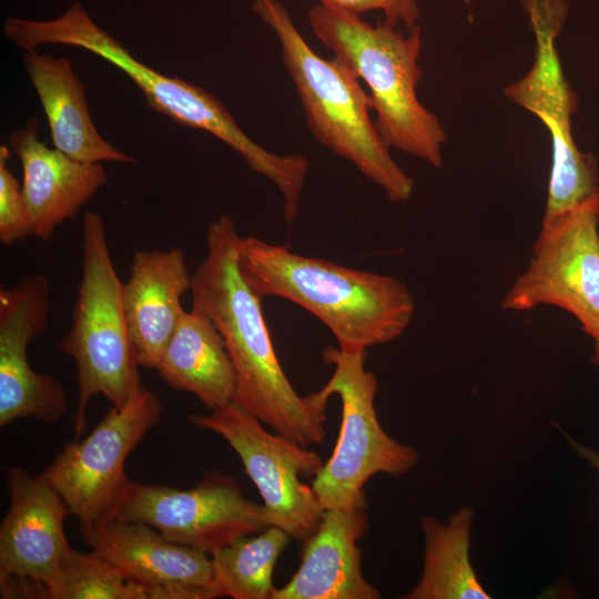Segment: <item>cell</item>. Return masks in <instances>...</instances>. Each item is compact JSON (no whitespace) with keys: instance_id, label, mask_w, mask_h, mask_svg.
<instances>
[{"instance_id":"cell-27","label":"cell","mask_w":599,"mask_h":599,"mask_svg":"<svg viewBox=\"0 0 599 599\" xmlns=\"http://www.w3.org/2000/svg\"><path fill=\"white\" fill-rule=\"evenodd\" d=\"M593 356H592V361L596 363V364H599V336L593 338Z\"/></svg>"},{"instance_id":"cell-1","label":"cell","mask_w":599,"mask_h":599,"mask_svg":"<svg viewBox=\"0 0 599 599\" xmlns=\"http://www.w3.org/2000/svg\"><path fill=\"white\" fill-rule=\"evenodd\" d=\"M241 236L221 215L206 232V253L192 274V307L203 312L223 337L235 378L234 402L274 433L304 447L326 438L327 402L316 392L300 396L277 358L260 297L238 265Z\"/></svg>"},{"instance_id":"cell-16","label":"cell","mask_w":599,"mask_h":599,"mask_svg":"<svg viewBox=\"0 0 599 599\" xmlns=\"http://www.w3.org/2000/svg\"><path fill=\"white\" fill-rule=\"evenodd\" d=\"M367 502L348 509H325L303 541L301 565L291 580L274 588L271 599H378L379 590L362 571L357 545L369 528Z\"/></svg>"},{"instance_id":"cell-6","label":"cell","mask_w":599,"mask_h":599,"mask_svg":"<svg viewBox=\"0 0 599 599\" xmlns=\"http://www.w3.org/2000/svg\"><path fill=\"white\" fill-rule=\"evenodd\" d=\"M81 233L82 271L72 325L57 344L77 367L75 440L85 432L87 407L93 396L103 395L112 406H122L143 385L125 318L123 283L110 253L103 217L85 212Z\"/></svg>"},{"instance_id":"cell-28","label":"cell","mask_w":599,"mask_h":599,"mask_svg":"<svg viewBox=\"0 0 599 599\" xmlns=\"http://www.w3.org/2000/svg\"><path fill=\"white\" fill-rule=\"evenodd\" d=\"M465 1H466V3H470V0H465Z\"/></svg>"},{"instance_id":"cell-8","label":"cell","mask_w":599,"mask_h":599,"mask_svg":"<svg viewBox=\"0 0 599 599\" xmlns=\"http://www.w3.org/2000/svg\"><path fill=\"white\" fill-rule=\"evenodd\" d=\"M366 358V349L327 346L323 351L324 362L334 369L317 393L327 402L337 395L342 404L336 445L312 480L324 510L367 502L364 486L373 476H402L418 463L415 448L395 440L380 426L375 408L378 380L365 368Z\"/></svg>"},{"instance_id":"cell-4","label":"cell","mask_w":599,"mask_h":599,"mask_svg":"<svg viewBox=\"0 0 599 599\" xmlns=\"http://www.w3.org/2000/svg\"><path fill=\"white\" fill-rule=\"evenodd\" d=\"M307 18L315 37L368 87L375 124L387 145L441 169L447 133L417 97L420 28L404 33L386 20L370 24L323 3L313 6Z\"/></svg>"},{"instance_id":"cell-21","label":"cell","mask_w":599,"mask_h":599,"mask_svg":"<svg viewBox=\"0 0 599 599\" xmlns=\"http://www.w3.org/2000/svg\"><path fill=\"white\" fill-rule=\"evenodd\" d=\"M473 509L464 507L441 524L422 517L424 566L419 581L404 599H489L470 564Z\"/></svg>"},{"instance_id":"cell-9","label":"cell","mask_w":599,"mask_h":599,"mask_svg":"<svg viewBox=\"0 0 599 599\" xmlns=\"http://www.w3.org/2000/svg\"><path fill=\"white\" fill-rule=\"evenodd\" d=\"M110 517L149 525L167 540L209 555L274 526L265 505L247 499L238 481L221 470L205 471L185 490L128 479Z\"/></svg>"},{"instance_id":"cell-10","label":"cell","mask_w":599,"mask_h":599,"mask_svg":"<svg viewBox=\"0 0 599 599\" xmlns=\"http://www.w3.org/2000/svg\"><path fill=\"white\" fill-rule=\"evenodd\" d=\"M162 413L159 395L142 385L124 405L112 406L83 440L65 444L42 473L78 519L82 535L109 516L129 479V455Z\"/></svg>"},{"instance_id":"cell-25","label":"cell","mask_w":599,"mask_h":599,"mask_svg":"<svg viewBox=\"0 0 599 599\" xmlns=\"http://www.w3.org/2000/svg\"><path fill=\"white\" fill-rule=\"evenodd\" d=\"M318 3L356 16L370 10H379L385 14L386 21L396 26L402 22L408 30L418 26L417 21L420 17L417 0H318Z\"/></svg>"},{"instance_id":"cell-17","label":"cell","mask_w":599,"mask_h":599,"mask_svg":"<svg viewBox=\"0 0 599 599\" xmlns=\"http://www.w3.org/2000/svg\"><path fill=\"white\" fill-rule=\"evenodd\" d=\"M38 128V119H30L11 135L10 144L22 167L32 236L45 242L106 184L108 174L101 163H82L48 148L39 141Z\"/></svg>"},{"instance_id":"cell-23","label":"cell","mask_w":599,"mask_h":599,"mask_svg":"<svg viewBox=\"0 0 599 599\" xmlns=\"http://www.w3.org/2000/svg\"><path fill=\"white\" fill-rule=\"evenodd\" d=\"M57 599H148L146 590L128 579L95 550L82 552L71 546L61 562Z\"/></svg>"},{"instance_id":"cell-19","label":"cell","mask_w":599,"mask_h":599,"mask_svg":"<svg viewBox=\"0 0 599 599\" xmlns=\"http://www.w3.org/2000/svg\"><path fill=\"white\" fill-rule=\"evenodd\" d=\"M23 68L42 104L53 146L82 163H133L98 132L84 88L67 57L24 51Z\"/></svg>"},{"instance_id":"cell-7","label":"cell","mask_w":599,"mask_h":599,"mask_svg":"<svg viewBox=\"0 0 599 599\" xmlns=\"http://www.w3.org/2000/svg\"><path fill=\"white\" fill-rule=\"evenodd\" d=\"M535 35L536 50L529 71L508 84L504 94L535 114L547 128L552 163L542 225L592 201H599V175L592 154L581 152L573 139L571 116L577 97L568 83L556 40L568 16L566 0H522Z\"/></svg>"},{"instance_id":"cell-22","label":"cell","mask_w":599,"mask_h":599,"mask_svg":"<svg viewBox=\"0 0 599 599\" xmlns=\"http://www.w3.org/2000/svg\"><path fill=\"white\" fill-rule=\"evenodd\" d=\"M290 538L280 527L270 526L211 554L216 597L271 599L275 564Z\"/></svg>"},{"instance_id":"cell-24","label":"cell","mask_w":599,"mask_h":599,"mask_svg":"<svg viewBox=\"0 0 599 599\" xmlns=\"http://www.w3.org/2000/svg\"><path fill=\"white\" fill-rule=\"evenodd\" d=\"M10 151L0 146V242L11 246L32 236V221L22 187L8 167Z\"/></svg>"},{"instance_id":"cell-20","label":"cell","mask_w":599,"mask_h":599,"mask_svg":"<svg viewBox=\"0 0 599 599\" xmlns=\"http://www.w3.org/2000/svg\"><path fill=\"white\" fill-rule=\"evenodd\" d=\"M176 390L195 395L211 410L234 402L236 378L224 341L201 311H183L156 367Z\"/></svg>"},{"instance_id":"cell-18","label":"cell","mask_w":599,"mask_h":599,"mask_svg":"<svg viewBox=\"0 0 599 599\" xmlns=\"http://www.w3.org/2000/svg\"><path fill=\"white\" fill-rule=\"evenodd\" d=\"M191 282L181 248L133 253L130 276L123 283V306L140 366L156 369L184 311L181 301Z\"/></svg>"},{"instance_id":"cell-2","label":"cell","mask_w":599,"mask_h":599,"mask_svg":"<svg viewBox=\"0 0 599 599\" xmlns=\"http://www.w3.org/2000/svg\"><path fill=\"white\" fill-rule=\"evenodd\" d=\"M238 265L260 297L277 296L312 313L343 351L395 341L415 313L412 293L393 276L303 256L255 236L241 237Z\"/></svg>"},{"instance_id":"cell-13","label":"cell","mask_w":599,"mask_h":599,"mask_svg":"<svg viewBox=\"0 0 599 599\" xmlns=\"http://www.w3.org/2000/svg\"><path fill=\"white\" fill-rule=\"evenodd\" d=\"M10 507L0 526V597L57 599L61 562L70 544L71 515L60 493L43 477L8 468Z\"/></svg>"},{"instance_id":"cell-14","label":"cell","mask_w":599,"mask_h":599,"mask_svg":"<svg viewBox=\"0 0 599 599\" xmlns=\"http://www.w3.org/2000/svg\"><path fill=\"white\" fill-rule=\"evenodd\" d=\"M50 303L51 284L40 273L0 291V427L19 418L52 423L70 407L63 385L27 358L30 343L49 326Z\"/></svg>"},{"instance_id":"cell-26","label":"cell","mask_w":599,"mask_h":599,"mask_svg":"<svg viewBox=\"0 0 599 599\" xmlns=\"http://www.w3.org/2000/svg\"><path fill=\"white\" fill-rule=\"evenodd\" d=\"M570 445L576 453L583 457L599 473V453L569 438Z\"/></svg>"},{"instance_id":"cell-11","label":"cell","mask_w":599,"mask_h":599,"mask_svg":"<svg viewBox=\"0 0 599 599\" xmlns=\"http://www.w3.org/2000/svg\"><path fill=\"white\" fill-rule=\"evenodd\" d=\"M545 305L567 311L592 339L599 336V201L540 226L528 266L501 303L507 311Z\"/></svg>"},{"instance_id":"cell-12","label":"cell","mask_w":599,"mask_h":599,"mask_svg":"<svg viewBox=\"0 0 599 599\" xmlns=\"http://www.w3.org/2000/svg\"><path fill=\"white\" fill-rule=\"evenodd\" d=\"M190 423L221 436L238 455L256 486L273 524L304 540L317 528L323 508L301 477H314L324 461L314 450L277 433L235 402L205 415H190Z\"/></svg>"},{"instance_id":"cell-5","label":"cell","mask_w":599,"mask_h":599,"mask_svg":"<svg viewBox=\"0 0 599 599\" xmlns=\"http://www.w3.org/2000/svg\"><path fill=\"white\" fill-rule=\"evenodd\" d=\"M251 8L276 34L282 62L315 139L352 162L393 203L406 202L414 181L394 161L369 111V95L342 59L319 57L278 0H252Z\"/></svg>"},{"instance_id":"cell-15","label":"cell","mask_w":599,"mask_h":599,"mask_svg":"<svg viewBox=\"0 0 599 599\" xmlns=\"http://www.w3.org/2000/svg\"><path fill=\"white\" fill-rule=\"evenodd\" d=\"M91 549L141 585L148 599H213L211 556L164 538L153 527L110 517L82 535Z\"/></svg>"},{"instance_id":"cell-3","label":"cell","mask_w":599,"mask_h":599,"mask_svg":"<svg viewBox=\"0 0 599 599\" xmlns=\"http://www.w3.org/2000/svg\"><path fill=\"white\" fill-rule=\"evenodd\" d=\"M3 32L23 51H35L43 44H64L92 52L123 71L141 89L150 108L183 126L206 131L230 146L253 172L272 181L284 201L294 202L302 195L308 171L306 158L278 155L255 143L214 94L136 60L94 22L79 1L52 20L7 17Z\"/></svg>"}]
</instances>
